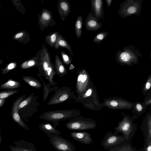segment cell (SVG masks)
Returning a JSON list of instances; mask_svg holds the SVG:
<instances>
[{"mask_svg": "<svg viewBox=\"0 0 151 151\" xmlns=\"http://www.w3.org/2000/svg\"><path fill=\"white\" fill-rule=\"evenodd\" d=\"M78 109L58 110L48 111L42 113L39 118L46 121L52 122L56 127L59 125L60 121L70 119L80 115Z\"/></svg>", "mask_w": 151, "mask_h": 151, "instance_id": "6da1fadb", "label": "cell"}, {"mask_svg": "<svg viewBox=\"0 0 151 151\" xmlns=\"http://www.w3.org/2000/svg\"><path fill=\"white\" fill-rule=\"evenodd\" d=\"M142 55L137 48L132 45L123 47V50H119L115 55L117 61L121 63L127 64L137 62L138 57H142Z\"/></svg>", "mask_w": 151, "mask_h": 151, "instance_id": "7a4b0ae2", "label": "cell"}, {"mask_svg": "<svg viewBox=\"0 0 151 151\" xmlns=\"http://www.w3.org/2000/svg\"><path fill=\"white\" fill-rule=\"evenodd\" d=\"M143 0H126L119 5L118 13L122 19L140 14Z\"/></svg>", "mask_w": 151, "mask_h": 151, "instance_id": "3957f363", "label": "cell"}, {"mask_svg": "<svg viewBox=\"0 0 151 151\" xmlns=\"http://www.w3.org/2000/svg\"><path fill=\"white\" fill-rule=\"evenodd\" d=\"M65 125L70 130L80 131L93 129L96 127V124L88 119L77 116L70 119Z\"/></svg>", "mask_w": 151, "mask_h": 151, "instance_id": "277c9868", "label": "cell"}, {"mask_svg": "<svg viewBox=\"0 0 151 151\" xmlns=\"http://www.w3.org/2000/svg\"><path fill=\"white\" fill-rule=\"evenodd\" d=\"M128 143L122 135H120L115 132L111 131L107 132L101 142L104 150H108Z\"/></svg>", "mask_w": 151, "mask_h": 151, "instance_id": "5b68a950", "label": "cell"}, {"mask_svg": "<svg viewBox=\"0 0 151 151\" xmlns=\"http://www.w3.org/2000/svg\"><path fill=\"white\" fill-rule=\"evenodd\" d=\"M77 97L74 92L71 91L68 87H62L58 89L48 102V105H52L61 103L69 100L71 99L76 100Z\"/></svg>", "mask_w": 151, "mask_h": 151, "instance_id": "8992f818", "label": "cell"}, {"mask_svg": "<svg viewBox=\"0 0 151 151\" xmlns=\"http://www.w3.org/2000/svg\"><path fill=\"white\" fill-rule=\"evenodd\" d=\"M115 132L119 134L122 133L124 137L128 143L131 141L134 135L137 130V127L131 121L124 120L119 123L114 129Z\"/></svg>", "mask_w": 151, "mask_h": 151, "instance_id": "52a82bcc", "label": "cell"}, {"mask_svg": "<svg viewBox=\"0 0 151 151\" xmlns=\"http://www.w3.org/2000/svg\"><path fill=\"white\" fill-rule=\"evenodd\" d=\"M50 138V144L58 151H75V146L69 141L57 135L46 134Z\"/></svg>", "mask_w": 151, "mask_h": 151, "instance_id": "ba28073f", "label": "cell"}, {"mask_svg": "<svg viewBox=\"0 0 151 151\" xmlns=\"http://www.w3.org/2000/svg\"><path fill=\"white\" fill-rule=\"evenodd\" d=\"M38 24L42 32L49 26H54L56 24L50 11L43 8L38 15Z\"/></svg>", "mask_w": 151, "mask_h": 151, "instance_id": "9c48e42d", "label": "cell"}, {"mask_svg": "<svg viewBox=\"0 0 151 151\" xmlns=\"http://www.w3.org/2000/svg\"><path fill=\"white\" fill-rule=\"evenodd\" d=\"M27 95V94L21 96L14 102L12 109L11 116L14 121L19 126L27 130H29V129L28 126L22 120L18 112V107L19 104L25 98Z\"/></svg>", "mask_w": 151, "mask_h": 151, "instance_id": "30bf717a", "label": "cell"}, {"mask_svg": "<svg viewBox=\"0 0 151 151\" xmlns=\"http://www.w3.org/2000/svg\"><path fill=\"white\" fill-rule=\"evenodd\" d=\"M14 146L10 145L11 151H37L34 145L31 142L24 140L14 141Z\"/></svg>", "mask_w": 151, "mask_h": 151, "instance_id": "8fae6325", "label": "cell"}, {"mask_svg": "<svg viewBox=\"0 0 151 151\" xmlns=\"http://www.w3.org/2000/svg\"><path fill=\"white\" fill-rule=\"evenodd\" d=\"M91 3L92 12L94 16L98 21L102 19L104 17L103 0H91Z\"/></svg>", "mask_w": 151, "mask_h": 151, "instance_id": "7c38bea8", "label": "cell"}, {"mask_svg": "<svg viewBox=\"0 0 151 151\" xmlns=\"http://www.w3.org/2000/svg\"><path fill=\"white\" fill-rule=\"evenodd\" d=\"M102 25V23L98 21L92 12L90 11L85 20L86 29L89 31H96L100 29Z\"/></svg>", "mask_w": 151, "mask_h": 151, "instance_id": "4fadbf2b", "label": "cell"}, {"mask_svg": "<svg viewBox=\"0 0 151 151\" xmlns=\"http://www.w3.org/2000/svg\"><path fill=\"white\" fill-rule=\"evenodd\" d=\"M70 135L76 141L84 144L89 145L93 142L91 134L86 132H74Z\"/></svg>", "mask_w": 151, "mask_h": 151, "instance_id": "5bb4252c", "label": "cell"}, {"mask_svg": "<svg viewBox=\"0 0 151 151\" xmlns=\"http://www.w3.org/2000/svg\"><path fill=\"white\" fill-rule=\"evenodd\" d=\"M58 8L61 19L65 20L70 11V6L69 2L66 0H59L58 2Z\"/></svg>", "mask_w": 151, "mask_h": 151, "instance_id": "9a60e30c", "label": "cell"}, {"mask_svg": "<svg viewBox=\"0 0 151 151\" xmlns=\"http://www.w3.org/2000/svg\"><path fill=\"white\" fill-rule=\"evenodd\" d=\"M39 129L44 133L53 135H59L61 133L60 131L56 129L54 125L49 123H45L39 125Z\"/></svg>", "mask_w": 151, "mask_h": 151, "instance_id": "2e32d148", "label": "cell"}, {"mask_svg": "<svg viewBox=\"0 0 151 151\" xmlns=\"http://www.w3.org/2000/svg\"><path fill=\"white\" fill-rule=\"evenodd\" d=\"M12 39L17 41L19 43H22L25 45L28 43L30 40L29 33L25 31H21L15 33Z\"/></svg>", "mask_w": 151, "mask_h": 151, "instance_id": "e0dca14e", "label": "cell"}, {"mask_svg": "<svg viewBox=\"0 0 151 151\" xmlns=\"http://www.w3.org/2000/svg\"><path fill=\"white\" fill-rule=\"evenodd\" d=\"M60 47L66 49L69 51L70 54L72 57H73V51L70 45L62 36L59 34L54 48L55 49H58Z\"/></svg>", "mask_w": 151, "mask_h": 151, "instance_id": "ac0fdd59", "label": "cell"}, {"mask_svg": "<svg viewBox=\"0 0 151 151\" xmlns=\"http://www.w3.org/2000/svg\"><path fill=\"white\" fill-rule=\"evenodd\" d=\"M55 63L57 75H58L60 77H62L66 74L68 71L57 54L55 56Z\"/></svg>", "mask_w": 151, "mask_h": 151, "instance_id": "d6986e66", "label": "cell"}, {"mask_svg": "<svg viewBox=\"0 0 151 151\" xmlns=\"http://www.w3.org/2000/svg\"><path fill=\"white\" fill-rule=\"evenodd\" d=\"M40 61L39 56H38L37 54L35 57L23 63L21 65V68L22 69H26L37 67L40 63Z\"/></svg>", "mask_w": 151, "mask_h": 151, "instance_id": "ffe728a7", "label": "cell"}, {"mask_svg": "<svg viewBox=\"0 0 151 151\" xmlns=\"http://www.w3.org/2000/svg\"><path fill=\"white\" fill-rule=\"evenodd\" d=\"M22 79L27 84L36 89H40L42 87L40 81L33 77L25 76H23Z\"/></svg>", "mask_w": 151, "mask_h": 151, "instance_id": "44dd1931", "label": "cell"}, {"mask_svg": "<svg viewBox=\"0 0 151 151\" xmlns=\"http://www.w3.org/2000/svg\"><path fill=\"white\" fill-rule=\"evenodd\" d=\"M21 86L20 83L12 79L8 80L6 82L0 86V88L3 89H12L18 88Z\"/></svg>", "mask_w": 151, "mask_h": 151, "instance_id": "7402d4cb", "label": "cell"}, {"mask_svg": "<svg viewBox=\"0 0 151 151\" xmlns=\"http://www.w3.org/2000/svg\"><path fill=\"white\" fill-rule=\"evenodd\" d=\"M59 33L55 32L47 35L45 39V41L50 47H54L56 42Z\"/></svg>", "mask_w": 151, "mask_h": 151, "instance_id": "603a6c76", "label": "cell"}, {"mask_svg": "<svg viewBox=\"0 0 151 151\" xmlns=\"http://www.w3.org/2000/svg\"><path fill=\"white\" fill-rule=\"evenodd\" d=\"M83 17L79 15L77 17L75 25V30L76 36L77 38L81 36L82 33V27L83 23Z\"/></svg>", "mask_w": 151, "mask_h": 151, "instance_id": "cb8c5ba5", "label": "cell"}, {"mask_svg": "<svg viewBox=\"0 0 151 151\" xmlns=\"http://www.w3.org/2000/svg\"><path fill=\"white\" fill-rule=\"evenodd\" d=\"M37 75L42 81L44 86V89L43 90L44 96L43 99V102H44L45 100L47 98L50 92L53 91H56L58 89V87L56 86L53 88H50V86L49 84H46L43 82L42 79L41 77V75L40 73H37Z\"/></svg>", "mask_w": 151, "mask_h": 151, "instance_id": "d4e9b609", "label": "cell"}, {"mask_svg": "<svg viewBox=\"0 0 151 151\" xmlns=\"http://www.w3.org/2000/svg\"><path fill=\"white\" fill-rule=\"evenodd\" d=\"M134 147H133L131 142L117 147L114 148L107 150L106 151H137Z\"/></svg>", "mask_w": 151, "mask_h": 151, "instance_id": "484cf974", "label": "cell"}, {"mask_svg": "<svg viewBox=\"0 0 151 151\" xmlns=\"http://www.w3.org/2000/svg\"><path fill=\"white\" fill-rule=\"evenodd\" d=\"M34 94V93H32L27 98L20 103L18 107L19 110V109L25 108L27 106L32 102L36 97V96H35Z\"/></svg>", "mask_w": 151, "mask_h": 151, "instance_id": "4316f807", "label": "cell"}, {"mask_svg": "<svg viewBox=\"0 0 151 151\" xmlns=\"http://www.w3.org/2000/svg\"><path fill=\"white\" fill-rule=\"evenodd\" d=\"M109 35L108 33L106 31L99 32L94 37L93 42L95 43H100L105 39Z\"/></svg>", "mask_w": 151, "mask_h": 151, "instance_id": "83f0119b", "label": "cell"}, {"mask_svg": "<svg viewBox=\"0 0 151 151\" xmlns=\"http://www.w3.org/2000/svg\"><path fill=\"white\" fill-rule=\"evenodd\" d=\"M12 3L16 9L23 14L26 12L25 9L20 0H11Z\"/></svg>", "mask_w": 151, "mask_h": 151, "instance_id": "f1b7e54d", "label": "cell"}, {"mask_svg": "<svg viewBox=\"0 0 151 151\" xmlns=\"http://www.w3.org/2000/svg\"><path fill=\"white\" fill-rule=\"evenodd\" d=\"M19 91V90L11 89L0 91V99L8 98Z\"/></svg>", "mask_w": 151, "mask_h": 151, "instance_id": "f546056e", "label": "cell"}, {"mask_svg": "<svg viewBox=\"0 0 151 151\" xmlns=\"http://www.w3.org/2000/svg\"><path fill=\"white\" fill-rule=\"evenodd\" d=\"M17 66V63L15 62L9 63L6 66L1 70L2 75L5 74L9 72L11 70L15 68Z\"/></svg>", "mask_w": 151, "mask_h": 151, "instance_id": "4dcf8cb0", "label": "cell"}, {"mask_svg": "<svg viewBox=\"0 0 151 151\" xmlns=\"http://www.w3.org/2000/svg\"><path fill=\"white\" fill-rule=\"evenodd\" d=\"M60 53L65 64L66 65H69L72 63V59L64 51L61 50Z\"/></svg>", "mask_w": 151, "mask_h": 151, "instance_id": "1f68e13d", "label": "cell"}, {"mask_svg": "<svg viewBox=\"0 0 151 151\" xmlns=\"http://www.w3.org/2000/svg\"><path fill=\"white\" fill-rule=\"evenodd\" d=\"M142 151H151V142L147 145H144Z\"/></svg>", "mask_w": 151, "mask_h": 151, "instance_id": "d6a6232c", "label": "cell"}, {"mask_svg": "<svg viewBox=\"0 0 151 151\" xmlns=\"http://www.w3.org/2000/svg\"><path fill=\"white\" fill-rule=\"evenodd\" d=\"M92 91L91 89H88L86 91L84 97H87L90 96L92 93Z\"/></svg>", "mask_w": 151, "mask_h": 151, "instance_id": "836d02e7", "label": "cell"}, {"mask_svg": "<svg viewBox=\"0 0 151 151\" xmlns=\"http://www.w3.org/2000/svg\"><path fill=\"white\" fill-rule=\"evenodd\" d=\"M110 104L111 106L115 107L118 105V103L116 101L112 100L111 101Z\"/></svg>", "mask_w": 151, "mask_h": 151, "instance_id": "e575fe53", "label": "cell"}, {"mask_svg": "<svg viewBox=\"0 0 151 151\" xmlns=\"http://www.w3.org/2000/svg\"><path fill=\"white\" fill-rule=\"evenodd\" d=\"M106 1L108 7L109 8L111 6L112 0H106Z\"/></svg>", "mask_w": 151, "mask_h": 151, "instance_id": "d590c367", "label": "cell"}, {"mask_svg": "<svg viewBox=\"0 0 151 151\" xmlns=\"http://www.w3.org/2000/svg\"><path fill=\"white\" fill-rule=\"evenodd\" d=\"M6 99H0V107L2 106L5 103Z\"/></svg>", "mask_w": 151, "mask_h": 151, "instance_id": "8d00e7d4", "label": "cell"}, {"mask_svg": "<svg viewBox=\"0 0 151 151\" xmlns=\"http://www.w3.org/2000/svg\"><path fill=\"white\" fill-rule=\"evenodd\" d=\"M136 108L138 111H140L142 109V107L141 104H137L136 105Z\"/></svg>", "mask_w": 151, "mask_h": 151, "instance_id": "74e56055", "label": "cell"}, {"mask_svg": "<svg viewBox=\"0 0 151 151\" xmlns=\"http://www.w3.org/2000/svg\"><path fill=\"white\" fill-rule=\"evenodd\" d=\"M151 86V84L149 82H147L146 84V88L147 89H149Z\"/></svg>", "mask_w": 151, "mask_h": 151, "instance_id": "f35d334b", "label": "cell"}, {"mask_svg": "<svg viewBox=\"0 0 151 151\" xmlns=\"http://www.w3.org/2000/svg\"><path fill=\"white\" fill-rule=\"evenodd\" d=\"M2 139V137L1 135H0V145Z\"/></svg>", "mask_w": 151, "mask_h": 151, "instance_id": "ab89813d", "label": "cell"}, {"mask_svg": "<svg viewBox=\"0 0 151 151\" xmlns=\"http://www.w3.org/2000/svg\"><path fill=\"white\" fill-rule=\"evenodd\" d=\"M3 60H0V65H1L3 62Z\"/></svg>", "mask_w": 151, "mask_h": 151, "instance_id": "60d3db41", "label": "cell"}, {"mask_svg": "<svg viewBox=\"0 0 151 151\" xmlns=\"http://www.w3.org/2000/svg\"><path fill=\"white\" fill-rule=\"evenodd\" d=\"M137 151H142V149L139 150H138Z\"/></svg>", "mask_w": 151, "mask_h": 151, "instance_id": "b9f144b4", "label": "cell"}, {"mask_svg": "<svg viewBox=\"0 0 151 151\" xmlns=\"http://www.w3.org/2000/svg\"><path fill=\"white\" fill-rule=\"evenodd\" d=\"M1 129H0V135H1Z\"/></svg>", "mask_w": 151, "mask_h": 151, "instance_id": "7bdbcfd3", "label": "cell"}, {"mask_svg": "<svg viewBox=\"0 0 151 151\" xmlns=\"http://www.w3.org/2000/svg\"><path fill=\"white\" fill-rule=\"evenodd\" d=\"M0 9H1V6H0Z\"/></svg>", "mask_w": 151, "mask_h": 151, "instance_id": "ee69618b", "label": "cell"}, {"mask_svg": "<svg viewBox=\"0 0 151 151\" xmlns=\"http://www.w3.org/2000/svg\"><path fill=\"white\" fill-rule=\"evenodd\" d=\"M1 52V51H0V52Z\"/></svg>", "mask_w": 151, "mask_h": 151, "instance_id": "f6af8a7d", "label": "cell"}]
</instances>
